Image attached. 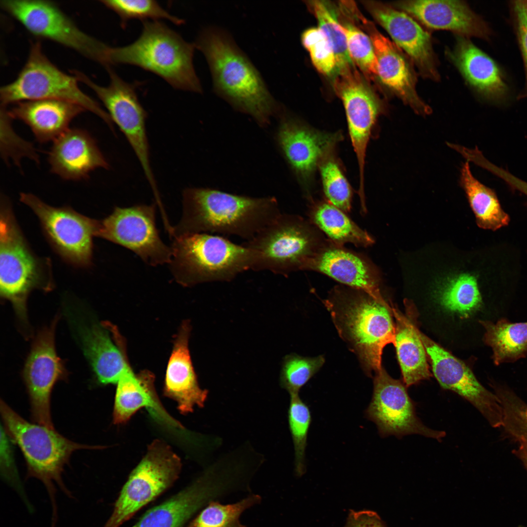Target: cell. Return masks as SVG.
Segmentation results:
<instances>
[{
  "mask_svg": "<svg viewBox=\"0 0 527 527\" xmlns=\"http://www.w3.org/2000/svg\"><path fill=\"white\" fill-rule=\"evenodd\" d=\"M208 64L214 92L265 125L280 107L255 66L225 30L207 26L194 43Z\"/></svg>",
  "mask_w": 527,
  "mask_h": 527,
  "instance_id": "6da1fadb",
  "label": "cell"
},
{
  "mask_svg": "<svg viewBox=\"0 0 527 527\" xmlns=\"http://www.w3.org/2000/svg\"><path fill=\"white\" fill-rule=\"evenodd\" d=\"M182 215L172 227L173 238L215 233L248 241L281 213L273 197H252L206 188L182 192Z\"/></svg>",
  "mask_w": 527,
  "mask_h": 527,
  "instance_id": "7a4b0ae2",
  "label": "cell"
},
{
  "mask_svg": "<svg viewBox=\"0 0 527 527\" xmlns=\"http://www.w3.org/2000/svg\"><path fill=\"white\" fill-rule=\"evenodd\" d=\"M336 328L371 377L382 368L384 348L394 345L392 306L352 288H336L324 301Z\"/></svg>",
  "mask_w": 527,
  "mask_h": 527,
  "instance_id": "3957f363",
  "label": "cell"
},
{
  "mask_svg": "<svg viewBox=\"0 0 527 527\" xmlns=\"http://www.w3.org/2000/svg\"><path fill=\"white\" fill-rule=\"evenodd\" d=\"M139 38L133 42L108 48L107 67L128 64L150 72L174 88L202 93L193 65L194 43L185 41L160 20L142 22Z\"/></svg>",
  "mask_w": 527,
  "mask_h": 527,
  "instance_id": "277c9868",
  "label": "cell"
},
{
  "mask_svg": "<svg viewBox=\"0 0 527 527\" xmlns=\"http://www.w3.org/2000/svg\"><path fill=\"white\" fill-rule=\"evenodd\" d=\"M0 404L5 431L20 448L25 460L26 478H36L44 486L51 506V527H56L59 511L56 485L68 498H75L62 479L64 466L75 451L101 446L73 442L55 429L28 422L2 400Z\"/></svg>",
  "mask_w": 527,
  "mask_h": 527,
  "instance_id": "5b68a950",
  "label": "cell"
},
{
  "mask_svg": "<svg viewBox=\"0 0 527 527\" xmlns=\"http://www.w3.org/2000/svg\"><path fill=\"white\" fill-rule=\"evenodd\" d=\"M0 205V296L11 302L19 319L26 324L30 293L36 289L48 292L54 288L51 263L32 250L3 194Z\"/></svg>",
  "mask_w": 527,
  "mask_h": 527,
  "instance_id": "8992f818",
  "label": "cell"
},
{
  "mask_svg": "<svg viewBox=\"0 0 527 527\" xmlns=\"http://www.w3.org/2000/svg\"><path fill=\"white\" fill-rule=\"evenodd\" d=\"M170 269L183 286L229 282L253 270L256 255L252 249L217 235L193 233L173 237Z\"/></svg>",
  "mask_w": 527,
  "mask_h": 527,
  "instance_id": "52a82bcc",
  "label": "cell"
},
{
  "mask_svg": "<svg viewBox=\"0 0 527 527\" xmlns=\"http://www.w3.org/2000/svg\"><path fill=\"white\" fill-rule=\"evenodd\" d=\"M76 76L64 73L43 54L40 42L32 43L27 61L13 82L1 87L0 106L22 101L54 99L76 103L113 129L109 114L78 86Z\"/></svg>",
  "mask_w": 527,
  "mask_h": 527,
  "instance_id": "ba28073f",
  "label": "cell"
},
{
  "mask_svg": "<svg viewBox=\"0 0 527 527\" xmlns=\"http://www.w3.org/2000/svg\"><path fill=\"white\" fill-rule=\"evenodd\" d=\"M324 243L316 231L301 217L281 213L243 244L253 250V271L286 275L302 270Z\"/></svg>",
  "mask_w": 527,
  "mask_h": 527,
  "instance_id": "9c48e42d",
  "label": "cell"
},
{
  "mask_svg": "<svg viewBox=\"0 0 527 527\" xmlns=\"http://www.w3.org/2000/svg\"><path fill=\"white\" fill-rule=\"evenodd\" d=\"M181 468L180 458L171 447L161 439L153 441L129 475L103 527H119L128 520L170 487L178 479Z\"/></svg>",
  "mask_w": 527,
  "mask_h": 527,
  "instance_id": "30bf717a",
  "label": "cell"
},
{
  "mask_svg": "<svg viewBox=\"0 0 527 527\" xmlns=\"http://www.w3.org/2000/svg\"><path fill=\"white\" fill-rule=\"evenodd\" d=\"M106 69L110 83L105 87L95 83L81 72L73 70L72 73L79 81L89 87L101 101L113 122L123 133L135 153L155 197H159L150 162L145 126L147 113L139 100L136 85L124 81L111 67Z\"/></svg>",
  "mask_w": 527,
  "mask_h": 527,
  "instance_id": "8fae6325",
  "label": "cell"
},
{
  "mask_svg": "<svg viewBox=\"0 0 527 527\" xmlns=\"http://www.w3.org/2000/svg\"><path fill=\"white\" fill-rule=\"evenodd\" d=\"M20 200L36 215L47 241L64 261L79 267L91 265L99 221L69 206L49 205L31 193H21Z\"/></svg>",
  "mask_w": 527,
  "mask_h": 527,
  "instance_id": "7c38bea8",
  "label": "cell"
},
{
  "mask_svg": "<svg viewBox=\"0 0 527 527\" xmlns=\"http://www.w3.org/2000/svg\"><path fill=\"white\" fill-rule=\"evenodd\" d=\"M0 5L31 34L54 41L106 66L109 46L80 30L54 3L45 0H4Z\"/></svg>",
  "mask_w": 527,
  "mask_h": 527,
  "instance_id": "4fadbf2b",
  "label": "cell"
},
{
  "mask_svg": "<svg viewBox=\"0 0 527 527\" xmlns=\"http://www.w3.org/2000/svg\"><path fill=\"white\" fill-rule=\"evenodd\" d=\"M240 480L237 467L220 458L189 486L146 512L133 527H183L203 506L235 488Z\"/></svg>",
  "mask_w": 527,
  "mask_h": 527,
  "instance_id": "5bb4252c",
  "label": "cell"
},
{
  "mask_svg": "<svg viewBox=\"0 0 527 527\" xmlns=\"http://www.w3.org/2000/svg\"><path fill=\"white\" fill-rule=\"evenodd\" d=\"M400 380L392 378L383 367L373 376V392L365 412L376 425L382 437L393 435L401 439L417 434L440 442L445 431L426 426L417 416L415 404Z\"/></svg>",
  "mask_w": 527,
  "mask_h": 527,
  "instance_id": "9a60e30c",
  "label": "cell"
},
{
  "mask_svg": "<svg viewBox=\"0 0 527 527\" xmlns=\"http://www.w3.org/2000/svg\"><path fill=\"white\" fill-rule=\"evenodd\" d=\"M96 237L122 246L151 266L170 264L171 248L162 241L157 228L155 204L116 207L99 221Z\"/></svg>",
  "mask_w": 527,
  "mask_h": 527,
  "instance_id": "2e32d148",
  "label": "cell"
},
{
  "mask_svg": "<svg viewBox=\"0 0 527 527\" xmlns=\"http://www.w3.org/2000/svg\"><path fill=\"white\" fill-rule=\"evenodd\" d=\"M58 317L42 328L34 340L22 371L34 423L55 429L51 413V395L54 386L68 376L64 363L58 355L55 333Z\"/></svg>",
  "mask_w": 527,
  "mask_h": 527,
  "instance_id": "e0dca14e",
  "label": "cell"
},
{
  "mask_svg": "<svg viewBox=\"0 0 527 527\" xmlns=\"http://www.w3.org/2000/svg\"><path fill=\"white\" fill-rule=\"evenodd\" d=\"M334 74L333 87L343 103L348 133L358 163L359 194L363 195L366 149L382 107L355 65Z\"/></svg>",
  "mask_w": 527,
  "mask_h": 527,
  "instance_id": "ac0fdd59",
  "label": "cell"
},
{
  "mask_svg": "<svg viewBox=\"0 0 527 527\" xmlns=\"http://www.w3.org/2000/svg\"><path fill=\"white\" fill-rule=\"evenodd\" d=\"M432 371L441 386L470 403L493 428H501L503 410L493 391L484 386L470 368L419 331Z\"/></svg>",
  "mask_w": 527,
  "mask_h": 527,
  "instance_id": "d6986e66",
  "label": "cell"
},
{
  "mask_svg": "<svg viewBox=\"0 0 527 527\" xmlns=\"http://www.w3.org/2000/svg\"><path fill=\"white\" fill-rule=\"evenodd\" d=\"M354 22L367 32L371 41L377 61L378 76L383 83L415 113L429 115L431 109L417 92L416 75L409 58L360 11L355 14Z\"/></svg>",
  "mask_w": 527,
  "mask_h": 527,
  "instance_id": "ffe728a7",
  "label": "cell"
},
{
  "mask_svg": "<svg viewBox=\"0 0 527 527\" xmlns=\"http://www.w3.org/2000/svg\"><path fill=\"white\" fill-rule=\"evenodd\" d=\"M365 7L418 68L424 78L437 81L440 75L429 33L411 16L392 5L367 1Z\"/></svg>",
  "mask_w": 527,
  "mask_h": 527,
  "instance_id": "44dd1931",
  "label": "cell"
},
{
  "mask_svg": "<svg viewBox=\"0 0 527 527\" xmlns=\"http://www.w3.org/2000/svg\"><path fill=\"white\" fill-rule=\"evenodd\" d=\"M446 54L482 100L495 104L508 100L511 89L503 67L468 38L456 35L454 47Z\"/></svg>",
  "mask_w": 527,
  "mask_h": 527,
  "instance_id": "7402d4cb",
  "label": "cell"
},
{
  "mask_svg": "<svg viewBox=\"0 0 527 527\" xmlns=\"http://www.w3.org/2000/svg\"><path fill=\"white\" fill-rule=\"evenodd\" d=\"M339 133L322 132L309 128L291 118L283 117L276 139L285 159L304 182H307L322 159L334 150L340 140Z\"/></svg>",
  "mask_w": 527,
  "mask_h": 527,
  "instance_id": "603a6c76",
  "label": "cell"
},
{
  "mask_svg": "<svg viewBox=\"0 0 527 527\" xmlns=\"http://www.w3.org/2000/svg\"><path fill=\"white\" fill-rule=\"evenodd\" d=\"M392 6L432 29L489 41L492 31L487 23L461 0H408Z\"/></svg>",
  "mask_w": 527,
  "mask_h": 527,
  "instance_id": "cb8c5ba5",
  "label": "cell"
},
{
  "mask_svg": "<svg viewBox=\"0 0 527 527\" xmlns=\"http://www.w3.org/2000/svg\"><path fill=\"white\" fill-rule=\"evenodd\" d=\"M77 329L83 353L98 383L117 384L130 366L124 338L117 326L103 321L79 324Z\"/></svg>",
  "mask_w": 527,
  "mask_h": 527,
  "instance_id": "d4e9b609",
  "label": "cell"
},
{
  "mask_svg": "<svg viewBox=\"0 0 527 527\" xmlns=\"http://www.w3.org/2000/svg\"><path fill=\"white\" fill-rule=\"evenodd\" d=\"M303 269L323 273L351 288L385 301L380 279L373 265L358 254L333 243L323 244L304 264Z\"/></svg>",
  "mask_w": 527,
  "mask_h": 527,
  "instance_id": "484cf974",
  "label": "cell"
},
{
  "mask_svg": "<svg viewBox=\"0 0 527 527\" xmlns=\"http://www.w3.org/2000/svg\"><path fill=\"white\" fill-rule=\"evenodd\" d=\"M48 160L52 173L69 181L85 180L97 168H109L94 139L78 128L68 129L53 142Z\"/></svg>",
  "mask_w": 527,
  "mask_h": 527,
  "instance_id": "4316f807",
  "label": "cell"
},
{
  "mask_svg": "<svg viewBox=\"0 0 527 527\" xmlns=\"http://www.w3.org/2000/svg\"><path fill=\"white\" fill-rule=\"evenodd\" d=\"M191 325L188 321L182 324L174 341L167 364L163 394L177 403L182 414L192 412L194 407H203L208 390L200 386L191 358L188 341Z\"/></svg>",
  "mask_w": 527,
  "mask_h": 527,
  "instance_id": "83f0119b",
  "label": "cell"
},
{
  "mask_svg": "<svg viewBox=\"0 0 527 527\" xmlns=\"http://www.w3.org/2000/svg\"><path fill=\"white\" fill-rule=\"evenodd\" d=\"M15 104L8 110L9 116L28 125L41 143L54 142L69 129L74 118L85 111L76 103L60 100H30Z\"/></svg>",
  "mask_w": 527,
  "mask_h": 527,
  "instance_id": "f1b7e54d",
  "label": "cell"
},
{
  "mask_svg": "<svg viewBox=\"0 0 527 527\" xmlns=\"http://www.w3.org/2000/svg\"><path fill=\"white\" fill-rule=\"evenodd\" d=\"M409 308V314L405 315L392 306L395 319L394 346L403 383L406 387L432 376L427 363V355L414 321V311L410 306Z\"/></svg>",
  "mask_w": 527,
  "mask_h": 527,
  "instance_id": "f546056e",
  "label": "cell"
},
{
  "mask_svg": "<svg viewBox=\"0 0 527 527\" xmlns=\"http://www.w3.org/2000/svg\"><path fill=\"white\" fill-rule=\"evenodd\" d=\"M155 376L148 370L135 374L131 366L118 383L113 412V421L119 425L127 422L140 409L145 407L155 415L163 414L154 386Z\"/></svg>",
  "mask_w": 527,
  "mask_h": 527,
  "instance_id": "4dcf8cb0",
  "label": "cell"
},
{
  "mask_svg": "<svg viewBox=\"0 0 527 527\" xmlns=\"http://www.w3.org/2000/svg\"><path fill=\"white\" fill-rule=\"evenodd\" d=\"M479 323L485 329L483 341L491 348L496 365L513 363L527 356V322L513 323L502 318L496 323Z\"/></svg>",
  "mask_w": 527,
  "mask_h": 527,
  "instance_id": "1f68e13d",
  "label": "cell"
},
{
  "mask_svg": "<svg viewBox=\"0 0 527 527\" xmlns=\"http://www.w3.org/2000/svg\"><path fill=\"white\" fill-rule=\"evenodd\" d=\"M469 162L466 161L462 165L460 183L475 214L478 225L493 231L507 225L509 217L502 209L495 192L473 176Z\"/></svg>",
  "mask_w": 527,
  "mask_h": 527,
  "instance_id": "d6a6232c",
  "label": "cell"
},
{
  "mask_svg": "<svg viewBox=\"0 0 527 527\" xmlns=\"http://www.w3.org/2000/svg\"><path fill=\"white\" fill-rule=\"evenodd\" d=\"M310 217L312 223L335 244L342 246L349 243L366 247L374 243L370 235L355 223L345 212L327 202L315 205Z\"/></svg>",
  "mask_w": 527,
  "mask_h": 527,
  "instance_id": "836d02e7",
  "label": "cell"
},
{
  "mask_svg": "<svg viewBox=\"0 0 527 527\" xmlns=\"http://www.w3.org/2000/svg\"><path fill=\"white\" fill-rule=\"evenodd\" d=\"M441 305L448 311L467 318L482 305V299L475 276L461 274L444 282L437 291Z\"/></svg>",
  "mask_w": 527,
  "mask_h": 527,
  "instance_id": "e575fe53",
  "label": "cell"
},
{
  "mask_svg": "<svg viewBox=\"0 0 527 527\" xmlns=\"http://www.w3.org/2000/svg\"><path fill=\"white\" fill-rule=\"evenodd\" d=\"M307 4L316 17L319 27L331 44L336 58L335 72L355 65L347 49L346 38L335 12L325 1L310 0Z\"/></svg>",
  "mask_w": 527,
  "mask_h": 527,
  "instance_id": "d590c367",
  "label": "cell"
},
{
  "mask_svg": "<svg viewBox=\"0 0 527 527\" xmlns=\"http://www.w3.org/2000/svg\"><path fill=\"white\" fill-rule=\"evenodd\" d=\"M490 385L502 408L504 433L516 443L527 441V403L505 384L492 381Z\"/></svg>",
  "mask_w": 527,
  "mask_h": 527,
  "instance_id": "8d00e7d4",
  "label": "cell"
},
{
  "mask_svg": "<svg viewBox=\"0 0 527 527\" xmlns=\"http://www.w3.org/2000/svg\"><path fill=\"white\" fill-rule=\"evenodd\" d=\"M261 497L252 494L233 504H222L212 500L188 524L187 527H245L240 521L246 509L259 503Z\"/></svg>",
  "mask_w": 527,
  "mask_h": 527,
  "instance_id": "74e56055",
  "label": "cell"
},
{
  "mask_svg": "<svg viewBox=\"0 0 527 527\" xmlns=\"http://www.w3.org/2000/svg\"><path fill=\"white\" fill-rule=\"evenodd\" d=\"M327 154L321 161L318 168L327 202L345 212L351 206L352 190L340 163L333 154Z\"/></svg>",
  "mask_w": 527,
  "mask_h": 527,
  "instance_id": "f35d334b",
  "label": "cell"
},
{
  "mask_svg": "<svg viewBox=\"0 0 527 527\" xmlns=\"http://www.w3.org/2000/svg\"><path fill=\"white\" fill-rule=\"evenodd\" d=\"M288 420L294 448L295 471L298 476H301L306 470L305 449L311 416L309 407L299 394L290 395Z\"/></svg>",
  "mask_w": 527,
  "mask_h": 527,
  "instance_id": "ab89813d",
  "label": "cell"
},
{
  "mask_svg": "<svg viewBox=\"0 0 527 527\" xmlns=\"http://www.w3.org/2000/svg\"><path fill=\"white\" fill-rule=\"evenodd\" d=\"M107 8L116 13L120 17L121 26L125 28L131 20H139L142 22L166 20L173 24L181 25L184 20L175 16L154 0H102L101 1Z\"/></svg>",
  "mask_w": 527,
  "mask_h": 527,
  "instance_id": "60d3db41",
  "label": "cell"
},
{
  "mask_svg": "<svg viewBox=\"0 0 527 527\" xmlns=\"http://www.w3.org/2000/svg\"><path fill=\"white\" fill-rule=\"evenodd\" d=\"M324 362L323 355L307 357L293 353L285 356L280 373L281 386L289 395L299 394L301 388L320 370Z\"/></svg>",
  "mask_w": 527,
  "mask_h": 527,
  "instance_id": "b9f144b4",
  "label": "cell"
},
{
  "mask_svg": "<svg viewBox=\"0 0 527 527\" xmlns=\"http://www.w3.org/2000/svg\"><path fill=\"white\" fill-rule=\"evenodd\" d=\"M12 118L6 107L0 106V154L7 164L11 161L19 167L24 158L37 163H40L39 155L33 144L19 136L12 125Z\"/></svg>",
  "mask_w": 527,
  "mask_h": 527,
  "instance_id": "7bdbcfd3",
  "label": "cell"
},
{
  "mask_svg": "<svg viewBox=\"0 0 527 527\" xmlns=\"http://www.w3.org/2000/svg\"><path fill=\"white\" fill-rule=\"evenodd\" d=\"M349 56L367 77L378 76L377 61L371 41L360 28L349 22L341 23Z\"/></svg>",
  "mask_w": 527,
  "mask_h": 527,
  "instance_id": "ee69618b",
  "label": "cell"
},
{
  "mask_svg": "<svg viewBox=\"0 0 527 527\" xmlns=\"http://www.w3.org/2000/svg\"><path fill=\"white\" fill-rule=\"evenodd\" d=\"M301 41L319 72L327 75L334 74L336 65L335 54L320 28L313 27L305 30L302 34Z\"/></svg>",
  "mask_w": 527,
  "mask_h": 527,
  "instance_id": "f6af8a7d",
  "label": "cell"
},
{
  "mask_svg": "<svg viewBox=\"0 0 527 527\" xmlns=\"http://www.w3.org/2000/svg\"><path fill=\"white\" fill-rule=\"evenodd\" d=\"M510 22L523 60L525 81L518 99L527 98V0L508 2Z\"/></svg>",
  "mask_w": 527,
  "mask_h": 527,
  "instance_id": "bcb514c9",
  "label": "cell"
},
{
  "mask_svg": "<svg viewBox=\"0 0 527 527\" xmlns=\"http://www.w3.org/2000/svg\"><path fill=\"white\" fill-rule=\"evenodd\" d=\"M1 457L3 458V465L1 467L3 479L20 496L30 511L33 507L29 502L14 463L13 452L6 436L5 430L1 427Z\"/></svg>",
  "mask_w": 527,
  "mask_h": 527,
  "instance_id": "7dc6e473",
  "label": "cell"
},
{
  "mask_svg": "<svg viewBox=\"0 0 527 527\" xmlns=\"http://www.w3.org/2000/svg\"><path fill=\"white\" fill-rule=\"evenodd\" d=\"M344 527H386L379 516L373 511L350 510Z\"/></svg>",
  "mask_w": 527,
  "mask_h": 527,
  "instance_id": "c3c4849f",
  "label": "cell"
},
{
  "mask_svg": "<svg viewBox=\"0 0 527 527\" xmlns=\"http://www.w3.org/2000/svg\"><path fill=\"white\" fill-rule=\"evenodd\" d=\"M516 443L517 446L512 450V453L520 461L527 471V441L520 439Z\"/></svg>",
  "mask_w": 527,
  "mask_h": 527,
  "instance_id": "681fc988",
  "label": "cell"
},
{
  "mask_svg": "<svg viewBox=\"0 0 527 527\" xmlns=\"http://www.w3.org/2000/svg\"><path fill=\"white\" fill-rule=\"evenodd\" d=\"M518 527H525L523 526H519Z\"/></svg>",
  "mask_w": 527,
  "mask_h": 527,
  "instance_id": "f907efd6",
  "label": "cell"
}]
</instances>
